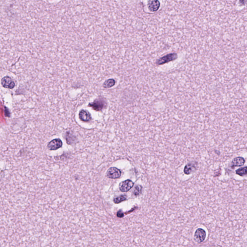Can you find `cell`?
Listing matches in <instances>:
<instances>
[{"label":"cell","mask_w":247,"mask_h":247,"mask_svg":"<svg viewBox=\"0 0 247 247\" xmlns=\"http://www.w3.org/2000/svg\"><path fill=\"white\" fill-rule=\"evenodd\" d=\"M177 55L175 53L169 54L166 55L164 57L160 58L159 59L157 60L156 63L157 65H163L169 62L175 60L177 58Z\"/></svg>","instance_id":"cell-1"},{"label":"cell","mask_w":247,"mask_h":247,"mask_svg":"<svg viewBox=\"0 0 247 247\" xmlns=\"http://www.w3.org/2000/svg\"><path fill=\"white\" fill-rule=\"evenodd\" d=\"M1 84L2 87L5 88L13 89L15 87L14 82L9 76L3 77L1 80Z\"/></svg>","instance_id":"cell-2"},{"label":"cell","mask_w":247,"mask_h":247,"mask_svg":"<svg viewBox=\"0 0 247 247\" xmlns=\"http://www.w3.org/2000/svg\"><path fill=\"white\" fill-rule=\"evenodd\" d=\"M206 234L205 231L201 228L197 229L195 234L194 239L198 243L202 242L205 240Z\"/></svg>","instance_id":"cell-3"},{"label":"cell","mask_w":247,"mask_h":247,"mask_svg":"<svg viewBox=\"0 0 247 247\" xmlns=\"http://www.w3.org/2000/svg\"><path fill=\"white\" fill-rule=\"evenodd\" d=\"M121 175L120 170L116 168H111L108 170L106 175L109 178L117 179Z\"/></svg>","instance_id":"cell-4"},{"label":"cell","mask_w":247,"mask_h":247,"mask_svg":"<svg viewBox=\"0 0 247 247\" xmlns=\"http://www.w3.org/2000/svg\"><path fill=\"white\" fill-rule=\"evenodd\" d=\"M134 185V183L132 181L129 180L124 181L120 184L119 188L122 192H128L131 189Z\"/></svg>","instance_id":"cell-5"},{"label":"cell","mask_w":247,"mask_h":247,"mask_svg":"<svg viewBox=\"0 0 247 247\" xmlns=\"http://www.w3.org/2000/svg\"><path fill=\"white\" fill-rule=\"evenodd\" d=\"M62 146V142L59 139H55L48 144V148L50 150H57Z\"/></svg>","instance_id":"cell-6"},{"label":"cell","mask_w":247,"mask_h":247,"mask_svg":"<svg viewBox=\"0 0 247 247\" xmlns=\"http://www.w3.org/2000/svg\"><path fill=\"white\" fill-rule=\"evenodd\" d=\"M105 105V101L103 100H97L94 101V103L89 104L90 107H92L94 110L96 111L101 110L104 107Z\"/></svg>","instance_id":"cell-7"},{"label":"cell","mask_w":247,"mask_h":247,"mask_svg":"<svg viewBox=\"0 0 247 247\" xmlns=\"http://www.w3.org/2000/svg\"><path fill=\"white\" fill-rule=\"evenodd\" d=\"M79 118L82 121L84 122H88L91 119V116L90 114L87 110H81L79 115Z\"/></svg>","instance_id":"cell-8"},{"label":"cell","mask_w":247,"mask_h":247,"mask_svg":"<svg viewBox=\"0 0 247 247\" xmlns=\"http://www.w3.org/2000/svg\"><path fill=\"white\" fill-rule=\"evenodd\" d=\"M148 6L150 11L156 12L160 7V2L158 1H149L148 3Z\"/></svg>","instance_id":"cell-9"},{"label":"cell","mask_w":247,"mask_h":247,"mask_svg":"<svg viewBox=\"0 0 247 247\" xmlns=\"http://www.w3.org/2000/svg\"><path fill=\"white\" fill-rule=\"evenodd\" d=\"M196 169V165L194 163L187 164L184 169V173L187 175H189Z\"/></svg>","instance_id":"cell-10"},{"label":"cell","mask_w":247,"mask_h":247,"mask_svg":"<svg viewBox=\"0 0 247 247\" xmlns=\"http://www.w3.org/2000/svg\"><path fill=\"white\" fill-rule=\"evenodd\" d=\"M245 162V160L243 157H238L233 160L232 164L234 166H240L243 165Z\"/></svg>","instance_id":"cell-11"},{"label":"cell","mask_w":247,"mask_h":247,"mask_svg":"<svg viewBox=\"0 0 247 247\" xmlns=\"http://www.w3.org/2000/svg\"><path fill=\"white\" fill-rule=\"evenodd\" d=\"M115 84H116V81L115 80L113 79H110L106 80L103 84V87L105 88H109L113 86H115Z\"/></svg>","instance_id":"cell-12"},{"label":"cell","mask_w":247,"mask_h":247,"mask_svg":"<svg viewBox=\"0 0 247 247\" xmlns=\"http://www.w3.org/2000/svg\"><path fill=\"white\" fill-rule=\"evenodd\" d=\"M236 173L241 176L247 175V167L238 169V170H236Z\"/></svg>","instance_id":"cell-13"},{"label":"cell","mask_w":247,"mask_h":247,"mask_svg":"<svg viewBox=\"0 0 247 247\" xmlns=\"http://www.w3.org/2000/svg\"><path fill=\"white\" fill-rule=\"evenodd\" d=\"M125 199H126L125 195H121L120 197L115 198V199H114V200H113V201H114V202H115L116 204H118V203H119L123 201H124Z\"/></svg>","instance_id":"cell-14"},{"label":"cell","mask_w":247,"mask_h":247,"mask_svg":"<svg viewBox=\"0 0 247 247\" xmlns=\"http://www.w3.org/2000/svg\"><path fill=\"white\" fill-rule=\"evenodd\" d=\"M141 188L140 186H137L136 188H135V192H134V194H135V195H137L139 194V193H140L141 192Z\"/></svg>","instance_id":"cell-15"}]
</instances>
